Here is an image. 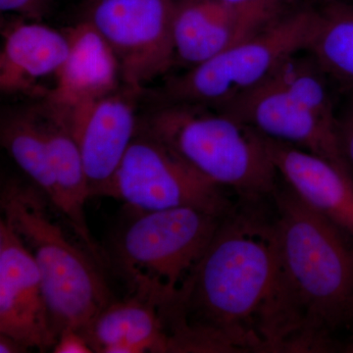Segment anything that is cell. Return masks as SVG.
<instances>
[{
	"label": "cell",
	"instance_id": "15",
	"mask_svg": "<svg viewBox=\"0 0 353 353\" xmlns=\"http://www.w3.org/2000/svg\"><path fill=\"white\" fill-rule=\"evenodd\" d=\"M269 154L299 199L353 240V175L297 146L267 138Z\"/></svg>",
	"mask_w": 353,
	"mask_h": 353
},
{
	"label": "cell",
	"instance_id": "6",
	"mask_svg": "<svg viewBox=\"0 0 353 353\" xmlns=\"http://www.w3.org/2000/svg\"><path fill=\"white\" fill-rule=\"evenodd\" d=\"M129 211L131 219L116 234L110 256L132 294L159 306L175 294L224 217L192 208Z\"/></svg>",
	"mask_w": 353,
	"mask_h": 353
},
{
	"label": "cell",
	"instance_id": "20",
	"mask_svg": "<svg viewBox=\"0 0 353 353\" xmlns=\"http://www.w3.org/2000/svg\"><path fill=\"white\" fill-rule=\"evenodd\" d=\"M54 0H0L2 13H12L28 21L41 22L50 14Z\"/></svg>",
	"mask_w": 353,
	"mask_h": 353
},
{
	"label": "cell",
	"instance_id": "22",
	"mask_svg": "<svg viewBox=\"0 0 353 353\" xmlns=\"http://www.w3.org/2000/svg\"><path fill=\"white\" fill-rule=\"evenodd\" d=\"M54 353H92V347L82 332L74 328H65L60 332L57 343L52 347Z\"/></svg>",
	"mask_w": 353,
	"mask_h": 353
},
{
	"label": "cell",
	"instance_id": "24",
	"mask_svg": "<svg viewBox=\"0 0 353 353\" xmlns=\"http://www.w3.org/2000/svg\"><path fill=\"white\" fill-rule=\"evenodd\" d=\"M29 350H26L18 341L13 340L10 336L0 334V352L1 353H22L27 352Z\"/></svg>",
	"mask_w": 353,
	"mask_h": 353
},
{
	"label": "cell",
	"instance_id": "16",
	"mask_svg": "<svg viewBox=\"0 0 353 353\" xmlns=\"http://www.w3.org/2000/svg\"><path fill=\"white\" fill-rule=\"evenodd\" d=\"M63 31L69 41L68 57L44 99L72 108L101 99L123 85L117 58L90 23L81 20Z\"/></svg>",
	"mask_w": 353,
	"mask_h": 353
},
{
	"label": "cell",
	"instance_id": "25",
	"mask_svg": "<svg viewBox=\"0 0 353 353\" xmlns=\"http://www.w3.org/2000/svg\"><path fill=\"white\" fill-rule=\"evenodd\" d=\"M347 352H353V343H352V345H350V347H348V350Z\"/></svg>",
	"mask_w": 353,
	"mask_h": 353
},
{
	"label": "cell",
	"instance_id": "11",
	"mask_svg": "<svg viewBox=\"0 0 353 353\" xmlns=\"http://www.w3.org/2000/svg\"><path fill=\"white\" fill-rule=\"evenodd\" d=\"M0 334L26 350H52L57 336L51 323L41 273L12 227L0 219Z\"/></svg>",
	"mask_w": 353,
	"mask_h": 353
},
{
	"label": "cell",
	"instance_id": "17",
	"mask_svg": "<svg viewBox=\"0 0 353 353\" xmlns=\"http://www.w3.org/2000/svg\"><path fill=\"white\" fill-rule=\"evenodd\" d=\"M111 301L83 332L92 352H170V340L159 308L152 299L132 294Z\"/></svg>",
	"mask_w": 353,
	"mask_h": 353
},
{
	"label": "cell",
	"instance_id": "14",
	"mask_svg": "<svg viewBox=\"0 0 353 353\" xmlns=\"http://www.w3.org/2000/svg\"><path fill=\"white\" fill-rule=\"evenodd\" d=\"M0 90L6 94H27L37 99L48 97L43 81L57 83L68 57L70 46L63 30L17 17L2 31Z\"/></svg>",
	"mask_w": 353,
	"mask_h": 353
},
{
	"label": "cell",
	"instance_id": "7",
	"mask_svg": "<svg viewBox=\"0 0 353 353\" xmlns=\"http://www.w3.org/2000/svg\"><path fill=\"white\" fill-rule=\"evenodd\" d=\"M316 23L314 9L280 15L220 54L173 77L150 97L224 111L266 82L285 60L307 50Z\"/></svg>",
	"mask_w": 353,
	"mask_h": 353
},
{
	"label": "cell",
	"instance_id": "13",
	"mask_svg": "<svg viewBox=\"0 0 353 353\" xmlns=\"http://www.w3.org/2000/svg\"><path fill=\"white\" fill-rule=\"evenodd\" d=\"M34 104L48 139L54 182L51 205L102 266L104 255L92 238L85 219V203L92 194L82 155L70 129L66 108L48 99H37Z\"/></svg>",
	"mask_w": 353,
	"mask_h": 353
},
{
	"label": "cell",
	"instance_id": "19",
	"mask_svg": "<svg viewBox=\"0 0 353 353\" xmlns=\"http://www.w3.org/2000/svg\"><path fill=\"white\" fill-rule=\"evenodd\" d=\"M307 51L328 78L353 90V6L327 0L317 10V23Z\"/></svg>",
	"mask_w": 353,
	"mask_h": 353
},
{
	"label": "cell",
	"instance_id": "26",
	"mask_svg": "<svg viewBox=\"0 0 353 353\" xmlns=\"http://www.w3.org/2000/svg\"><path fill=\"white\" fill-rule=\"evenodd\" d=\"M352 321H353V317H352Z\"/></svg>",
	"mask_w": 353,
	"mask_h": 353
},
{
	"label": "cell",
	"instance_id": "8",
	"mask_svg": "<svg viewBox=\"0 0 353 353\" xmlns=\"http://www.w3.org/2000/svg\"><path fill=\"white\" fill-rule=\"evenodd\" d=\"M226 190L192 170L139 125L108 196L131 211L192 208L225 217L234 208Z\"/></svg>",
	"mask_w": 353,
	"mask_h": 353
},
{
	"label": "cell",
	"instance_id": "2",
	"mask_svg": "<svg viewBox=\"0 0 353 353\" xmlns=\"http://www.w3.org/2000/svg\"><path fill=\"white\" fill-rule=\"evenodd\" d=\"M279 273L273 352H326L353 317V240L289 185L274 194Z\"/></svg>",
	"mask_w": 353,
	"mask_h": 353
},
{
	"label": "cell",
	"instance_id": "1",
	"mask_svg": "<svg viewBox=\"0 0 353 353\" xmlns=\"http://www.w3.org/2000/svg\"><path fill=\"white\" fill-rule=\"evenodd\" d=\"M234 208L175 294L158 306L170 352H267L277 297L275 219Z\"/></svg>",
	"mask_w": 353,
	"mask_h": 353
},
{
	"label": "cell",
	"instance_id": "21",
	"mask_svg": "<svg viewBox=\"0 0 353 353\" xmlns=\"http://www.w3.org/2000/svg\"><path fill=\"white\" fill-rule=\"evenodd\" d=\"M345 112L338 116V137L341 154L353 173V90Z\"/></svg>",
	"mask_w": 353,
	"mask_h": 353
},
{
	"label": "cell",
	"instance_id": "5",
	"mask_svg": "<svg viewBox=\"0 0 353 353\" xmlns=\"http://www.w3.org/2000/svg\"><path fill=\"white\" fill-rule=\"evenodd\" d=\"M328 77L314 59L285 60L275 73L224 111L267 138L297 146L352 174L341 154Z\"/></svg>",
	"mask_w": 353,
	"mask_h": 353
},
{
	"label": "cell",
	"instance_id": "10",
	"mask_svg": "<svg viewBox=\"0 0 353 353\" xmlns=\"http://www.w3.org/2000/svg\"><path fill=\"white\" fill-rule=\"evenodd\" d=\"M143 92L123 83L101 99L72 108L63 105L92 197L108 196L114 175L136 136Z\"/></svg>",
	"mask_w": 353,
	"mask_h": 353
},
{
	"label": "cell",
	"instance_id": "23",
	"mask_svg": "<svg viewBox=\"0 0 353 353\" xmlns=\"http://www.w3.org/2000/svg\"><path fill=\"white\" fill-rule=\"evenodd\" d=\"M218 1L238 7H252V8L281 11V4H282L283 0H218Z\"/></svg>",
	"mask_w": 353,
	"mask_h": 353
},
{
	"label": "cell",
	"instance_id": "12",
	"mask_svg": "<svg viewBox=\"0 0 353 353\" xmlns=\"http://www.w3.org/2000/svg\"><path fill=\"white\" fill-rule=\"evenodd\" d=\"M279 16V10L230 6L218 0H178L173 25L175 61L196 67Z\"/></svg>",
	"mask_w": 353,
	"mask_h": 353
},
{
	"label": "cell",
	"instance_id": "9",
	"mask_svg": "<svg viewBox=\"0 0 353 353\" xmlns=\"http://www.w3.org/2000/svg\"><path fill=\"white\" fill-rule=\"evenodd\" d=\"M176 3L178 0H88L82 20L113 51L124 85L145 90L175 62Z\"/></svg>",
	"mask_w": 353,
	"mask_h": 353
},
{
	"label": "cell",
	"instance_id": "3",
	"mask_svg": "<svg viewBox=\"0 0 353 353\" xmlns=\"http://www.w3.org/2000/svg\"><path fill=\"white\" fill-rule=\"evenodd\" d=\"M139 125L192 170L245 203L273 196L279 173L266 137L221 111L183 102L152 101Z\"/></svg>",
	"mask_w": 353,
	"mask_h": 353
},
{
	"label": "cell",
	"instance_id": "18",
	"mask_svg": "<svg viewBox=\"0 0 353 353\" xmlns=\"http://www.w3.org/2000/svg\"><path fill=\"white\" fill-rule=\"evenodd\" d=\"M0 139L11 158L50 204L54 197L48 139L34 103L2 109Z\"/></svg>",
	"mask_w": 353,
	"mask_h": 353
},
{
	"label": "cell",
	"instance_id": "4",
	"mask_svg": "<svg viewBox=\"0 0 353 353\" xmlns=\"http://www.w3.org/2000/svg\"><path fill=\"white\" fill-rule=\"evenodd\" d=\"M2 218L30 250L57 338L65 328L85 332L114 301L101 265L67 238L55 209L32 183L8 179L0 194Z\"/></svg>",
	"mask_w": 353,
	"mask_h": 353
}]
</instances>
